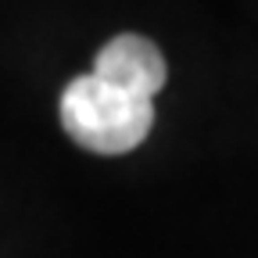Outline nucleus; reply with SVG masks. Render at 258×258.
<instances>
[{
	"mask_svg": "<svg viewBox=\"0 0 258 258\" xmlns=\"http://www.w3.org/2000/svg\"><path fill=\"white\" fill-rule=\"evenodd\" d=\"M61 125L93 154H125L147 140L154 125V101L115 90L93 72L76 76L61 93Z\"/></svg>",
	"mask_w": 258,
	"mask_h": 258,
	"instance_id": "obj_1",
	"label": "nucleus"
},
{
	"mask_svg": "<svg viewBox=\"0 0 258 258\" xmlns=\"http://www.w3.org/2000/svg\"><path fill=\"white\" fill-rule=\"evenodd\" d=\"M93 76L115 90L154 101L169 79V69H165V57H161L158 43H151L147 36H137V32H122V36L108 40L97 50Z\"/></svg>",
	"mask_w": 258,
	"mask_h": 258,
	"instance_id": "obj_2",
	"label": "nucleus"
}]
</instances>
